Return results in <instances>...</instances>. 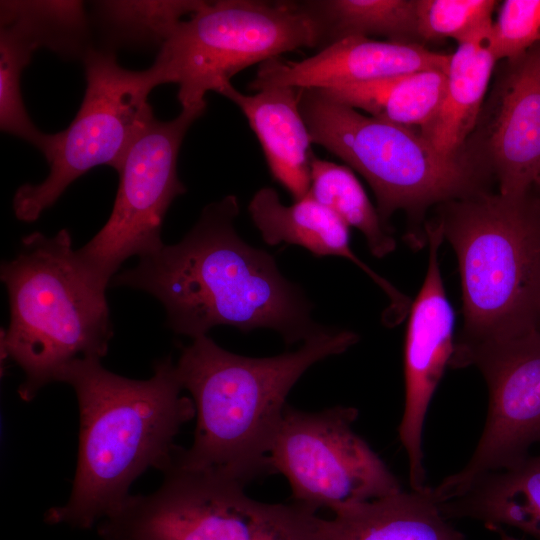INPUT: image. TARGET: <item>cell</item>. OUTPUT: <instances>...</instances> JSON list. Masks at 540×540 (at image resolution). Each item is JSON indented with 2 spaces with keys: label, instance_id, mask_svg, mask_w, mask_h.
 <instances>
[{
  "label": "cell",
  "instance_id": "obj_1",
  "mask_svg": "<svg viewBox=\"0 0 540 540\" xmlns=\"http://www.w3.org/2000/svg\"><path fill=\"white\" fill-rule=\"evenodd\" d=\"M238 198L208 204L186 236L140 258L110 284L145 291L166 310L175 333L195 339L216 326L279 333L286 344L320 332L301 288L287 280L267 251L244 241L234 227Z\"/></svg>",
  "mask_w": 540,
  "mask_h": 540
},
{
  "label": "cell",
  "instance_id": "obj_2",
  "mask_svg": "<svg viewBox=\"0 0 540 540\" xmlns=\"http://www.w3.org/2000/svg\"><path fill=\"white\" fill-rule=\"evenodd\" d=\"M60 382L77 397L79 450L70 497L48 510L45 521L90 529L127 500L143 472L167 468L177 449L174 439L195 417V407L181 395L184 388L169 357L156 361L146 380L115 374L100 359H79Z\"/></svg>",
  "mask_w": 540,
  "mask_h": 540
},
{
  "label": "cell",
  "instance_id": "obj_3",
  "mask_svg": "<svg viewBox=\"0 0 540 540\" xmlns=\"http://www.w3.org/2000/svg\"><path fill=\"white\" fill-rule=\"evenodd\" d=\"M358 339L351 330L324 327L296 351L263 358L229 352L207 335L193 339L176 367L191 394L196 427L192 445L177 447L173 462L244 485L271 473L269 453L290 390L312 365Z\"/></svg>",
  "mask_w": 540,
  "mask_h": 540
},
{
  "label": "cell",
  "instance_id": "obj_4",
  "mask_svg": "<svg viewBox=\"0 0 540 540\" xmlns=\"http://www.w3.org/2000/svg\"><path fill=\"white\" fill-rule=\"evenodd\" d=\"M462 288V328L449 367L465 368L481 348L539 328L540 196L488 190L438 206Z\"/></svg>",
  "mask_w": 540,
  "mask_h": 540
},
{
  "label": "cell",
  "instance_id": "obj_5",
  "mask_svg": "<svg viewBox=\"0 0 540 540\" xmlns=\"http://www.w3.org/2000/svg\"><path fill=\"white\" fill-rule=\"evenodd\" d=\"M10 322L1 334L2 357L24 373L18 394L31 401L79 359H100L113 336L105 289L81 270L67 229L32 232L18 254L1 265Z\"/></svg>",
  "mask_w": 540,
  "mask_h": 540
},
{
  "label": "cell",
  "instance_id": "obj_6",
  "mask_svg": "<svg viewBox=\"0 0 540 540\" xmlns=\"http://www.w3.org/2000/svg\"><path fill=\"white\" fill-rule=\"evenodd\" d=\"M299 108L312 143L366 179L385 225L406 213L414 227L405 239L415 249L427 244L429 208L486 191L489 179L462 154L442 155L416 130L363 115L320 89L300 88Z\"/></svg>",
  "mask_w": 540,
  "mask_h": 540
},
{
  "label": "cell",
  "instance_id": "obj_7",
  "mask_svg": "<svg viewBox=\"0 0 540 540\" xmlns=\"http://www.w3.org/2000/svg\"><path fill=\"white\" fill-rule=\"evenodd\" d=\"M303 47H318V36L299 1H207L176 26L154 64L190 108L247 67Z\"/></svg>",
  "mask_w": 540,
  "mask_h": 540
},
{
  "label": "cell",
  "instance_id": "obj_8",
  "mask_svg": "<svg viewBox=\"0 0 540 540\" xmlns=\"http://www.w3.org/2000/svg\"><path fill=\"white\" fill-rule=\"evenodd\" d=\"M86 89L69 126L49 134L44 152L50 171L38 184H24L13 198L16 217L33 222L67 187L90 169L118 170L132 143L155 118L151 91L164 84L156 64L144 70L119 65L113 49L91 46L83 56Z\"/></svg>",
  "mask_w": 540,
  "mask_h": 540
},
{
  "label": "cell",
  "instance_id": "obj_9",
  "mask_svg": "<svg viewBox=\"0 0 540 540\" xmlns=\"http://www.w3.org/2000/svg\"><path fill=\"white\" fill-rule=\"evenodd\" d=\"M207 105L182 108L170 121L154 118L139 134L117 172L119 186L110 217L75 251L85 275L106 290L131 256L151 255L163 247L162 224L173 200L186 192L177 175V157L190 126Z\"/></svg>",
  "mask_w": 540,
  "mask_h": 540
},
{
  "label": "cell",
  "instance_id": "obj_10",
  "mask_svg": "<svg viewBox=\"0 0 540 540\" xmlns=\"http://www.w3.org/2000/svg\"><path fill=\"white\" fill-rule=\"evenodd\" d=\"M358 410L306 412L286 406L269 463L283 474L296 503L334 513L402 490L385 462L353 429Z\"/></svg>",
  "mask_w": 540,
  "mask_h": 540
},
{
  "label": "cell",
  "instance_id": "obj_11",
  "mask_svg": "<svg viewBox=\"0 0 540 540\" xmlns=\"http://www.w3.org/2000/svg\"><path fill=\"white\" fill-rule=\"evenodd\" d=\"M160 487L130 495L97 525L101 540H255L274 504L246 495L245 485L173 462Z\"/></svg>",
  "mask_w": 540,
  "mask_h": 540
},
{
  "label": "cell",
  "instance_id": "obj_12",
  "mask_svg": "<svg viewBox=\"0 0 540 540\" xmlns=\"http://www.w3.org/2000/svg\"><path fill=\"white\" fill-rule=\"evenodd\" d=\"M469 366L487 385L486 420L465 466L433 488L438 502L458 496L486 473L516 464L540 445V330L479 349Z\"/></svg>",
  "mask_w": 540,
  "mask_h": 540
},
{
  "label": "cell",
  "instance_id": "obj_13",
  "mask_svg": "<svg viewBox=\"0 0 540 540\" xmlns=\"http://www.w3.org/2000/svg\"><path fill=\"white\" fill-rule=\"evenodd\" d=\"M461 154L494 177L503 196L540 184V43L505 60Z\"/></svg>",
  "mask_w": 540,
  "mask_h": 540
},
{
  "label": "cell",
  "instance_id": "obj_14",
  "mask_svg": "<svg viewBox=\"0 0 540 540\" xmlns=\"http://www.w3.org/2000/svg\"><path fill=\"white\" fill-rule=\"evenodd\" d=\"M428 266L407 314L404 342V410L398 428L407 454L411 490L427 487L423 431L430 402L454 352V310L441 275L439 249L444 238L437 220L425 226Z\"/></svg>",
  "mask_w": 540,
  "mask_h": 540
},
{
  "label": "cell",
  "instance_id": "obj_15",
  "mask_svg": "<svg viewBox=\"0 0 540 540\" xmlns=\"http://www.w3.org/2000/svg\"><path fill=\"white\" fill-rule=\"evenodd\" d=\"M451 54L431 51L418 43L377 41L350 36L300 61L279 57L260 64L249 90L270 86L326 89L423 70L448 71Z\"/></svg>",
  "mask_w": 540,
  "mask_h": 540
},
{
  "label": "cell",
  "instance_id": "obj_16",
  "mask_svg": "<svg viewBox=\"0 0 540 540\" xmlns=\"http://www.w3.org/2000/svg\"><path fill=\"white\" fill-rule=\"evenodd\" d=\"M252 222L268 245L285 243L308 250L317 257L336 256L347 259L365 272L390 301L387 321L398 324L408 314V297L376 273L352 250L350 227L332 210L310 194L284 205L272 187L260 188L248 205Z\"/></svg>",
  "mask_w": 540,
  "mask_h": 540
},
{
  "label": "cell",
  "instance_id": "obj_17",
  "mask_svg": "<svg viewBox=\"0 0 540 540\" xmlns=\"http://www.w3.org/2000/svg\"><path fill=\"white\" fill-rule=\"evenodd\" d=\"M309 526L313 540H465L428 486L353 504L331 519L312 513Z\"/></svg>",
  "mask_w": 540,
  "mask_h": 540
},
{
  "label": "cell",
  "instance_id": "obj_18",
  "mask_svg": "<svg viewBox=\"0 0 540 540\" xmlns=\"http://www.w3.org/2000/svg\"><path fill=\"white\" fill-rule=\"evenodd\" d=\"M219 94L243 112L273 178L298 201L310 192L312 139L301 115L300 88L270 86L248 95L231 83Z\"/></svg>",
  "mask_w": 540,
  "mask_h": 540
},
{
  "label": "cell",
  "instance_id": "obj_19",
  "mask_svg": "<svg viewBox=\"0 0 540 540\" xmlns=\"http://www.w3.org/2000/svg\"><path fill=\"white\" fill-rule=\"evenodd\" d=\"M439 506L449 520H476L492 530L510 527L540 540V451L482 475Z\"/></svg>",
  "mask_w": 540,
  "mask_h": 540
},
{
  "label": "cell",
  "instance_id": "obj_20",
  "mask_svg": "<svg viewBox=\"0 0 540 540\" xmlns=\"http://www.w3.org/2000/svg\"><path fill=\"white\" fill-rule=\"evenodd\" d=\"M493 23L458 42L451 54L440 109L422 134L442 155L460 157L473 133L498 62L491 46Z\"/></svg>",
  "mask_w": 540,
  "mask_h": 540
},
{
  "label": "cell",
  "instance_id": "obj_21",
  "mask_svg": "<svg viewBox=\"0 0 540 540\" xmlns=\"http://www.w3.org/2000/svg\"><path fill=\"white\" fill-rule=\"evenodd\" d=\"M447 72L423 70L333 86L327 96L369 116L423 134L434 121L446 90Z\"/></svg>",
  "mask_w": 540,
  "mask_h": 540
},
{
  "label": "cell",
  "instance_id": "obj_22",
  "mask_svg": "<svg viewBox=\"0 0 540 540\" xmlns=\"http://www.w3.org/2000/svg\"><path fill=\"white\" fill-rule=\"evenodd\" d=\"M313 21L320 49L350 36H384L388 41L422 44L417 0L299 1Z\"/></svg>",
  "mask_w": 540,
  "mask_h": 540
},
{
  "label": "cell",
  "instance_id": "obj_23",
  "mask_svg": "<svg viewBox=\"0 0 540 540\" xmlns=\"http://www.w3.org/2000/svg\"><path fill=\"white\" fill-rule=\"evenodd\" d=\"M310 169L309 194L349 227L359 230L372 255L383 258L395 250L390 227L383 223L350 167L320 159L312 152Z\"/></svg>",
  "mask_w": 540,
  "mask_h": 540
},
{
  "label": "cell",
  "instance_id": "obj_24",
  "mask_svg": "<svg viewBox=\"0 0 540 540\" xmlns=\"http://www.w3.org/2000/svg\"><path fill=\"white\" fill-rule=\"evenodd\" d=\"M0 126L42 153L49 134L30 120L21 95V75L34 51L42 48L35 32L20 17L0 11Z\"/></svg>",
  "mask_w": 540,
  "mask_h": 540
},
{
  "label": "cell",
  "instance_id": "obj_25",
  "mask_svg": "<svg viewBox=\"0 0 540 540\" xmlns=\"http://www.w3.org/2000/svg\"><path fill=\"white\" fill-rule=\"evenodd\" d=\"M207 1H127L94 3L95 18L113 45L161 47L176 26Z\"/></svg>",
  "mask_w": 540,
  "mask_h": 540
},
{
  "label": "cell",
  "instance_id": "obj_26",
  "mask_svg": "<svg viewBox=\"0 0 540 540\" xmlns=\"http://www.w3.org/2000/svg\"><path fill=\"white\" fill-rule=\"evenodd\" d=\"M494 0H417L421 43L444 38L460 42L493 23Z\"/></svg>",
  "mask_w": 540,
  "mask_h": 540
},
{
  "label": "cell",
  "instance_id": "obj_27",
  "mask_svg": "<svg viewBox=\"0 0 540 540\" xmlns=\"http://www.w3.org/2000/svg\"><path fill=\"white\" fill-rule=\"evenodd\" d=\"M540 43V0H505L492 26L497 61L520 57Z\"/></svg>",
  "mask_w": 540,
  "mask_h": 540
},
{
  "label": "cell",
  "instance_id": "obj_28",
  "mask_svg": "<svg viewBox=\"0 0 540 540\" xmlns=\"http://www.w3.org/2000/svg\"><path fill=\"white\" fill-rule=\"evenodd\" d=\"M316 513L301 504H274L272 516L255 540H313L309 518Z\"/></svg>",
  "mask_w": 540,
  "mask_h": 540
},
{
  "label": "cell",
  "instance_id": "obj_29",
  "mask_svg": "<svg viewBox=\"0 0 540 540\" xmlns=\"http://www.w3.org/2000/svg\"><path fill=\"white\" fill-rule=\"evenodd\" d=\"M493 531L498 533L500 540H520V539L506 533L502 528H495V529H493Z\"/></svg>",
  "mask_w": 540,
  "mask_h": 540
},
{
  "label": "cell",
  "instance_id": "obj_30",
  "mask_svg": "<svg viewBox=\"0 0 540 540\" xmlns=\"http://www.w3.org/2000/svg\"><path fill=\"white\" fill-rule=\"evenodd\" d=\"M536 189H537V190H536V191H537V193H538V194H539V196H540V185H539V186H538V187H537ZM538 329L540 330V323H539V328H538Z\"/></svg>",
  "mask_w": 540,
  "mask_h": 540
}]
</instances>
